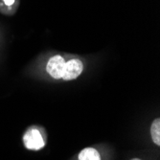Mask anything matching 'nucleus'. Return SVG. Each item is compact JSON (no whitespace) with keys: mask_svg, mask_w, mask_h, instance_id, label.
<instances>
[{"mask_svg":"<svg viewBox=\"0 0 160 160\" xmlns=\"http://www.w3.org/2000/svg\"><path fill=\"white\" fill-rule=\"evenodd\" d=\"M151 135L152 139L155 145H160V119H155L151 127Z\"/></svg>","mask_w":160,"mask_h":160,"instance_id":"5","label":"nucleus"},{"mask_svg":"<svg viewBox=\"0 0 160 160\" xmlns=\"http://www.w3.org/2000/svg\"><path fill=\"white\" fill-rule=\"evenodd\" d=\"M65 62L62 56H54L49 60L46 70L55 79H62L63 76Z\"/></svg>","mask_w":160,"mask_h":160,"instance_id":"2","label":"nucleus"},{"mask_svg":"<svg viewBox=\"0 0 160 160\" xmlns=\"http://www.w3.org/2000/svg\"><path fill=\"white\" fill-rule=\"evenodd\" d=\"M132 160H141V159H139V158H133V159H132Z\"/></svg>","mask_w":160,"mask_h":160,"instance_id":"7","label":"nucleus"},{"mask_svg":"<svg viewBox=\"0 0 160 160\" xmlns=\"http://www.w3.org/2000/svg\"><path fill=\"white\" fill-rule=\"evenodd\" d=\"M25 147L29 150H40L44 147V141L38 129H30L23 136Z\"/></svg>","mask_w":160,"mask_h":160,"instance_id":"1","label":"nucleus"},{"mask_svg":"<svg viewBox=\"0 0 160 160\" xmlns=\"http://www.w3.org/2000/svg\"><path fill=\"white\" fill-rule=\"evenodd\" d=\"M3 1L7 6H11L14 3V0H3Z\"/></svg>","mask_w":160,"mask_h":160,"instance_id":"6","label":"nucleus"},{"mask_svg":"<svg viewBox=\"0 0 160 160\" xmlns=\"http://www.w3.org/2000/svg\"><path fill=\"white\" fill-rule=\"evenodd\" d=\"M79 160H101V156L95 149L86 148L80 152Z\"/></svg>","mask_w":160,"mask_h":160,"instance_id":"4","label":"nucleus"},{"mask_svg":"<svg viewBox=\"0 0 160 160\" xmlns=\"http://www.w3.org/2000/svg\"><path fill=\"white\" fill-rule=\"evenodd\" d=\"M83 68L82 62L78 59L70 60L69 62H65L64 71H63V76L62 79L64 81H71L74 80L77 77H79L82 73Z\"/></svg>","mask_w":160,"mask_h":160,"instance_id":"3","label":"nucleus"}]
</instances>
